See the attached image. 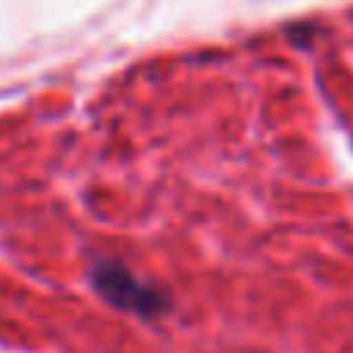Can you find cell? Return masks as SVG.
Returning a JSON list of instances; mask_svg holds the SVG:
<instances>
[{"label": "cell", "mask_w": 353, "mask_h": 353, "mask_svg": "<svg viewBox=\"0 0 353 353\" xmlns=\"http://www.w3.org/2000/svg\"><path fill=\"white\" fill-rule=\"evenodd\" d=\"M90 282L99 292V298L109 301L112 307L128 313H140V316H159L168 313V294H161L155 285L137 279L124 263L118 261H97L90 270Z\"/></svg>", "instance_id": "obj_1"}]
</instances>
